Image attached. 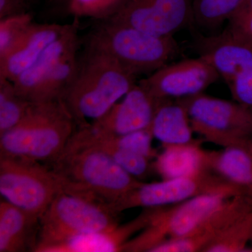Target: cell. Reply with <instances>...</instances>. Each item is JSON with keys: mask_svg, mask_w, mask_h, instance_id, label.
<instances>
[{"mask_svg": "<svg viewBox=\"0 0 252 252\" xmlns=\"http://www.w3.org/2000/svg\"><path fill=\"white\" fill-rule=\"evenodd\" d=\"M84 46L75 77L62 98L77 128L102 117L137 82L108 55Z\"/></svg>", "mask_w": 252, "mask_h": 252, "instance_id": "obj_1", "label": "cell"}, {"mask_svg": "<svg viewBox=\"0 0 252 252\" xmlns=\"http://www.w3.org/2000/svg\"><path fill=\"white\" fill-rule=\"evenodd\" d=\"M62 99L32 102L21 122L0 135V156L51 165L76 130Z\"/></svg>", "mask_w": 252, "mask_h": 252, "instance_id": "obj_2", "label": "cell"}, {"mask_svg": "<svg viewBox=\"0 0 252 252\" xmlns=\"http://www.w3.org/2000/svg\"><path fill=\"white\" fill-rule=\"evenodd\" d=\"M84 46L108 55L137 77L152 74L180 54L173 36L154 35L109 19L97 21Z\"/></svg>", "mask_w": 252, "mask_h": 252, "instance_id": "obj_3", "label": "cell"}, {"mask_svg": "<svg viewBox=\"0 0 252 252\" xmlns=\"http://www.w3.org/2000/svg\"><path fill=\"white\" fill-rule=\"evenodd\" d=\"M51 169L64 191L110 206L141 182L99 149H81L61 156Z\"/></svg>", "mask_w": 252, "mask_h": 252, "instance_id": "obj_4", "label": "cell"}, {"mask_svg": "<svg viewBox=\"0 0 252 252\" xmlns=\"http://www.w3.org/2000/svg\"><path fill=\"white\" fill-rule=\"evenodd\" d=\"M118 215L108 205L61 192L39 218L35 252H56L78 237L114 229L119 225Z\"/></svg>", "mask_w": 252, "mask_h": 252, "instance_id": "obj_5", "label": "cell"}, {"mask_svg": "<svg viewBox=\"0 0 252 252\" xmlns=\"http://www.w3.org/2000/svg\"><path fill=\"white\" fill-rule=\"evenodd\" d=\"M235 195L228 192L203 194L175 205L154 207L148 225L127 242L122 252H150L166 240L190 234L212 212Z\"/></svg>", "mask_w": 252, "mask_h": 252, "instance_id": "obj_6", "label": "cell"}, {"mask_svg": "<svg viewBox=\"0 0 252 252\" xmlns=\"http://www.w3.org/2000/svg\"><path fill=\"white\" fill-rule=\"evenodd\" d=\"M64 191L51 167L21 158L0 156V193L4 200L40 218Z\"/></svg>", "mask_w": 252, "mask_h": 252, "instance_id": "obj_7", "label": "cell"}, {"mask_svg": "<svg viewBox=\"0 0 252 252\" xmlns=\"http://www.w3.org/2000/svg\"><path fill=\"white\" fill-rule=\"evenodd\" d=\"M177 99L187 107L194 133L202 140L226 148L252 137V112L235 101L204 93Z\"/></svg>", "mask_w": 252, "mask_h": 252, "instance_id": "obj_8", "label": "cell"}, {"mask_svg": "<svg viewBox=\"0 0 252 252\" xmlns=\"http://www.w3.org/2000/svg\"><path fill=\"white\" fill-rule=\"evenodd\" d=\"M228 192L234 195L248 194L213 170L154 183H142L111 205L117 213L135 207L152 208L182 203L203 194ZM250 195V194H248Z\"/></svg>", "mask_w": 252, "mask_h": 252, "instance_id": "obj_9", "label": "cell"}, {"mask_svg": "<svg viewBox=\"0 0 252 252\" xmlns=\"http://www.w3.org/2000/svg\"><path fill=\"white\" fill-rule=\"evenodd\" d=\"M161 100L137 82L102 117L76 129L63 152H72L94 139L124 135L148 128Z\"/></svg>", "mask_w": 252, "mask_h": 252, "instance_id": "obj_10", "label": "cell"}, {"mask_svg": "<svg viewBox=\"0 0 252 252\" xmlns=\"http://www.w3.org/2000/svg\"><path fill=\"white\" fill-rule=\"evenodd\" d=\"M109 20L154 35L172 36L193 23L192 0H124Z\"/></svg>", "mask_w": 252, "mask_h": 252, "instance_id": "obj_11", "label": "cell"}, {"mask_svg": "<svg viewBox=\"0 0 252 252\" xmlns=\"http://www.w3.org/2000/svg\"><path fill=\"white\" fill-rule=\"evenodd\" d=\"M206 60H182L170 63L137 81L154 97L177 99L202 94L220 79Z\"/></svg>", "mask_w": 252, "mask_h": 252, "instance_id": "obj_12", "label": "cell"}, {"mask_svg": "<svg viewBox=\"0 0 252 252\" xmlns=\"http://www.w3.org/2000/svg\"><path fill=\"white\" fill-rule=\"evenodd\" d=\"M252 210V195H235L212 212L190 234L166 240L150 252H203L233 221Z\"/></svg>", "mask_w": 252, "mask_h": 252, "instance_id": "obj_13", "label": "cell"}, {"mask_svg": "<svg viewBox=\"0 0 252 252\" xmlns=\"http://www.w3.org/2000/svg\"><path fill=\"white\" fill-rule=\"evenodd\" d=\"M195 48L198 56L206 60L227 84L252 70V44L226 31L216 35L199 36Z\"/></svg>", "mask_w": 252, "mask_h": 252, "instance_id": "obj_14", "label": "cell"}, {"mask_svg": "<svg viewBox=\"0 0 252 252\" xmlns=\"http://www.w3.org/2000/svg\"><path fill=\"white\" fill-rule=\"evenodd\" d=\"M79 30V18H74L67 31L51 43L35 62L13 81L18 94L32 102H35L41 87L60 61L71 50L81 46Z\"/></svg>", "mask_w": 252, "mask_h": 252, "instance_id": "obj_15", "label": "cell"}, {"mask_svg": "<svg viewBox=\"0 0 252 252\" xmlns=\"http://www.w3.org/2000/svg\"><path fill=\"white\" fill-rule=\"evenodd\" d=\"M69 25L33 23L17 44L0 58V79L16 80L67 31Z\"/></svg>", "mask_w": 252, "mask_h": 252, "instance_id": "obj_16", "label": "cell"}, {"mask_svg": "<svg viewBox=\"0 0 252 252\" xmlns=\"http://www.w3.org/2000/svg\"><path fill=\"white\" fill-rule=\"evenodd\" d=\"M39 230V217L1 200L0 252H35Z\"/></svg>", "mask_w": 252, "mask_h": 252, "instance_id": "obj_17", "label": "cell"}, {"mask_svg": "<svg viewBox=\"0 0 252 252\" xmlns=\"http://www.w3.org/2000/svg\"><path fill=\"white\" fill-rule=\"evenodd\" d=\"M202 141L162 146L163 151L156 157V171L163 179H172L212 170L210 152L200 147Z\"/></svg>", "mask_w": 252, "mask_h": 252, "instance_id": "obj_18", "label": "cell"}, {"mask_svg": "<svg viewBox=\"0 0 252 252\" xmlns=\"http://www.w3.org/2000/svg\"><path fill=\"white\" fill-rule=\"evenodd\" d=\"M154 138L162 146L190 143L195 141L188 111L178 99H162L151 125Z\"/></svg>", "mask_w": 252, "mask_h": 252, "instance_id": "obj_19", "label": "cell"}, {"mask_svg": "<svg viewBox=\"0 0 252 252\" xmlns=\"http://www.w3.org/2000/svg\"><path fill=\"white\" fill-rule=\"evenodd\" d=\"M210 168L252 195V137L219 152H210Z\"/></svg>", "mask_w": 252, "mask_h": 252, "instance_id": "obj_20", "label": "cell"}, {"mask_svg": "<svg viewBox=\"0 0 252 252\" xmlns=\"http://www.w3.org/2000/svg\"><path fill=\"white\" fill-rule=\"evenodd\" d=\"M79 49V46L71 50L60 61L44 82L34 102L62 99L77 73Z\"/></svg>", "mask_w": 252, "mask_h": 252, "instance_id": "obj_21", "label": "cell"}, {"mask_svg": "<svg viewBox=\"0 0 252 252\" xmlns=\"http://www.w3.org/2000/svg\"><path fill=\"white\" fill-rule=\"evenodd\" d=\"M244 0H192L193 23L204 30L216 29L233 16Z\"/></svg>", "mask_w": 252, "mask_h": 252, "instance_id": "obj_22", "label": "cell"}, {"mask_svg": "<svg viewBox=\"0 0 252 252\" xmlns=\"http://www.w3.org/2000/svg\"><path fill=\"white\" fill-rule=\"evenodd\" d=\"M252 238V210L233 221L203 252H248Z\"/></svg>", "mask_w": 252, "mask_h": 252, "instance_id": "obj_23", "label": "cell"}, {"mask_svg": "<svg viewBox=\"0 0 252 252\" xmlns=\"http://www.w3.org/2000/svg\"><path fill=\"white\" fill-rule=\"evenodd\" d=\"M153 139L154 136L150 126L148 128L126 135L94 139L86 142L76 151L94 147H112L141 154L152 160L158 155L155 149L152 147Z\"/></svg>", "mask_w": 252, "mask_h": 252, "instance_id": "obj_24", "label": "cell"}, {"mask_svg": "<svg viewBox=\"0 0 252 252\" xmlns=\"http://www.w3.org/2000/svg\"><path fill=\"white\" fill-rule=\"evenodd\" d=\"M31 104L18 94L12 81L0 79V135L21 122Z\"/></svg>", "mask_w": 252, "mask_h": 252, "instance_id": "obj_25", "label": "cell"}, {"mask_svg": "<svg viewBox=\"0 0 252 252\" xmlns=\"http://www.w3.org/2000/svg\"><path fill=\"white\" fill-rule=\"evenodd\" d=\"M124 0H67L68 14L74 18H91L97 21L114 16Z\"/></svg>", "mask_w": 252, "mask_h": 252, "instance_id": "obj_26", "label": "cell"}, {"mask_svg": "<svg viewBox=\"0 0 252 252\" xmlns=\"http://www.w3.org/2000/svg\"><path fill=\"white\" fill-rule=\"evenodd\" d=\"M33 23L31 13L0 19V58L17 44Z\"/></svg>", "mask_w": 252, "mask_h": 252, "instance_id": "obj_27", "label": "cell"}, {"mask_svg": "<svg viewBox=\"0 0 252 252\" xmlns=\"http://www.w3.org/2000/svg\"><path fill=\"white\" fill-rule=\"evenodd\" d=\"M108 154L124 170L135 178L144 177L151 170V159L141 154L112 147H94Z\"/></svg>", "mask_w": 252, "mask_h": 252, "instance_id": "obj_28", "label": "cell"}, {"mask_svg": "<svg viewBox=\"0 0 252 252\" xmlns=\"http://www.w3.org/2000/svg\"><path fill=\"white\" fill-rule=\"evenodd\" d=\"M225 31L252 44V0H244Z\"/></svg>", "mask_w": 252, "mask_h": 252, "instance_id": "obj_29", "label": "cell"}, {"mask_svg": "<svg viewBox=\"0 0 252 252\" xmlns=\"http://www.w3.org/2000/svg\"><path fill=\"white\" fill-rule=\"evenodd\" d=\"M228 86L234 101L252 112V70L240 74Z\"/></svg>", "mask_w": 252, "mask_h": 252, "instance_id": "obj_30", "label": "cell"}, {"mask_svg": "<svg viewBox=\"0 0 252 252\" xmlns=\"http://www.w3.org/2000/svg\"><path fill=\"white\" fill-rule=\"evenodd\" d=\"M31 0H0V19L29 14Z\"/></svg>", "mask_w": 252, "mask_h": 252, "instance_id": "obj_31", "label": "cell"}, {"mask_svg": "<svg viewBox=\"0 0 252 252\" xmlns=\"http://www.w3.org/2000/svg\"><path fill=\"white\" fill-rule=\"evenodd\" d=\"M250 243H251V244H252V246H251V248L249 249V251L248 252H252V240H251V242H250Z\"/></svg>", "mask_w": 252, "mask_h": 252, "instance_id": "obj_32", "label": "cell"}]
</instances>
